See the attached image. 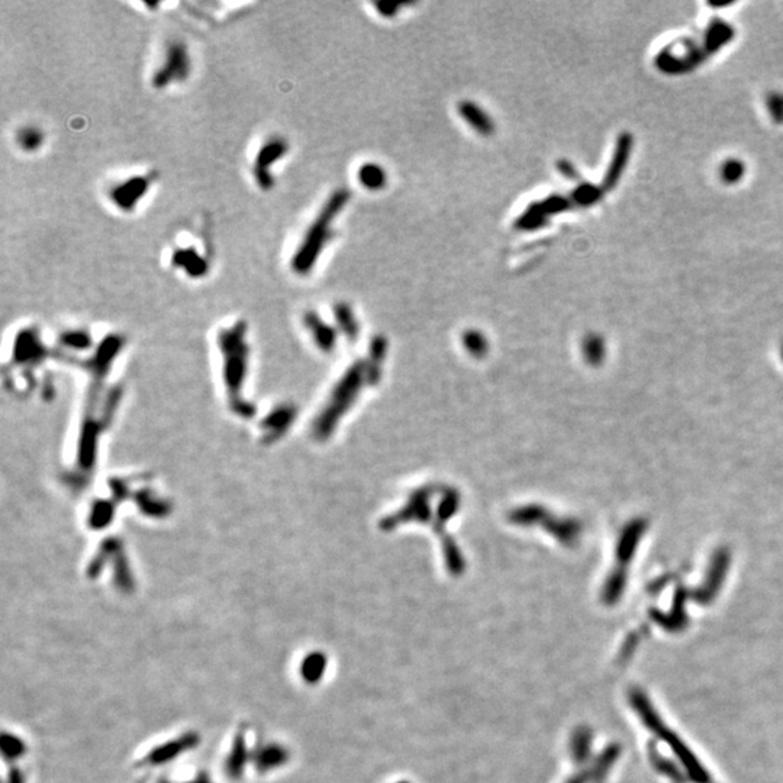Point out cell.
Returning a JSON list of instances; mask_svg holds the SVG:
<instances>
[{"label": "cell", "mask_w": 783, "mask_h": 783, "mask_svg": "<svg viewBox=\"0 0 783 783\" xmlns=\"http://www.w3.org/2000/svg\"><path fill=\"white\" fill-rule=\"evenodd\" d=\"M350 198L351 192L346 187H340L331 193L290 260V267L296 274L307 276L313 270L327 242L334 234L332 222L343 212L346 205L350 202Z\"/></svg>", "instance_id": "obj_1"}, {"label": "cell", "mask_w": 783, "mask_h": 783, "mask_svg": "<svg viewBox=\"0 0 783 783\" xmlns=\"http://www.w3.org/2000/svg\"><path fill=\"white\" fill-rule=\"evenodd\" d=\"M190 73L192 56L187 44L182 40H173L167 42L163 60L151 76V86L155 91H163L187 80Z\"/></svg>", "instance_id": "obj_2"}, {"label": "cell", "mask_w": 783, "mask_h": 783, "mask_svg": "<svg viewBox=\"0 0 783 783\" xmlns=\"http://www.w3.org/2000/svg\"><path fill=\"white\" fill-rule=\"evenodd\" d=\"M288 153H289V142L286 138L273 135L263 142L254 157L253 167H251L253 179L261 192L273 190L276 185L273 167L276 166V163L280 162V160L286 157Z\"/></svg>", "instance_id": "obj_3"}, {"label": "cell", "mask_w": 783, "mask_h": 783, "mask_svg": "<svg viewBox=\"0 0 783 783\" xmlns=\"http://www.w3.org/2000/svg\"><path fill=\"white\" fill-rule=\"evenodd\" d=\"M155 176L151 173L135 174L127 177L122 182L115 183L109 192L108 198L111 203L123 213H132L139 202L146 198L153 187Z\"/></svg>", "instance_id": "obj_4"}, {"label": "cell", "mask_w": 783, "mask_h": 783, "mask_svg": "<svg viewBox=\"0 0 783 783\" xmlns=\"http://www.w3.org/2000/svg\"><path fill=\"white\" fill-rule=\"evenodd\" d=\"M171 265L192 279H201L209 273L210 263L194 247H180L171 253Z\"/></svg>", "instance_id": "obj_5"}, {"label": "cell", "mask_w": 783, "mask_h": 783, "mask_svg": "<svg viewBox=\"0 0 783 783\" xmlns=\"http://www.w3.org/2000/svg\"><path fill=\"white\" fill-rule=\"evenodd\" d=\"M631 147H633L631 135L630 134H622L618 138L615 153H614V157L611 160V164L608 167L607 174H605L603 190H611L618 183L622 171H624V169L627 166L628 157H630V153H631Z\"/></svg>", "instance_id": "obj_6"}, {"label": "cell", "mask_w": 783, "mask_h": 783, "mask_svg": "<svg viewBox=\"0 0 783 783\" xmlns=\"http://www.w3.org/2000/svg\"><path fill=\"white\" fill-rule=\"evenodd\" d=\"M457 111L460 116L465 119L469 125L480 135L490 137L495 132V122L488 112L472 100H460Z\"/></svg>", "instance_id": "obj_7"}, {"label": "cell", "mask_w": 783, "mask_h": 783, "mask_svg": "<svg viewBox=\"0 0 783 783\" xmlns=\"http://www.w3.org/2000/svg\"><path fill=\"white\" fill-rule=\"evenodd\" d=\"M15 142L21 151L26 154H33L44 147L45 134L40 127L28 123V125H24L16 131Z\"/></svg>", "instance_id": "obj_8"}, {"label": "cell", "mask_w": 783, "mask_h": 783, "mask_svg": "<svg viewBox=\"0 0 783 783\" xmlns=\"http://www.w3.org/2000/svg\"><path fill=\"white\" fill-rule=\"evenodd\" d=\"M548 219L550 218L543 210L540 202H532L531 205H528V208L521 213V215L515 219L513 226L520 231H525V233H531V231L544 228L548 224Z\"/></svg>", "instance_id": "obj_9"}, {"label": "cell", "mask_w": 783, "mask_h": 783, "mask_svg": "<svg viewBox=\"0 0 783 783\" xmlns=\"http://www.w3.org/2000/svg\"><path fill=\"white\" fill-rule=\"evenodd\" d=\"M359 182L367 190H382L387 183L386 170L376 163H366L359 169Z\"/></svg>", "instance_id": "obj_10"}, {"label": "cell", "mask_w": 783, "mask_h": 783, "mask_svg": "<svg viewBox=\"0 0 783 783\" xmlns=\"http://www.w3.org/2000/svg\"><path fill=\"white\" fill-rule=\"evenodd\" d=\"M602 192H603V189H600L595 185L582 183L572 192L571 199H572L573 205L580 206V208H587V206H592V205H595L596 202L600 201Z\"/></svg>", "instance_id": "obj_11"}, {"label": "cell", "mask_w": 783, "mask_h": 783, "mask_svg": "<svg viewBox=\"0 0 783 783\" xmlns=\"http://www.w3.org/2000/svg\"><path fill=\"white\" fill-rule=\"evenodd\" d=\"M540 205L543 208V210L547 213V217H553V215H559V213H563L566 210H571V208L573 206V202L571 199V196H564V194H550L547 196L545 199L540 201Z\"/></svg>", "instance_id": "obj_12"}, {"label": "cell", "mask_w": 783, "mask_h": 783, "mask_svg": "<svg viewBox=\"0 0 783 783\" xmlns=\"http://www.w3.org/2000/svg\"><path fill=\"white\" fill-rule=\"evenodd\" d=\"M556 167L560 171V174L564 177V179H567V180H577L579 179V171L576 170V167L573 166L572 162H568V160H559Z\"/></svg>", "instance_id": "obj_13"}, {"label": "cell", "mask_w": 783, "mask_h": 783, "mask_svg": "<svg viewBox=\"0 0 783 783\" xmlns=\"http://www.w3.org/2000/svg\"><path fill=\"white\" fill-rule=\"evenodd\" d=\"M405 5L406 3H403V2H378V3H375L378 12L385 17H394L398 13V10Z\"/></svg>", "instance_id": "obj_14"}, {"label": "cell", "mask_w": 783, "mask_h": 783, "mask_svg": "<svg viewBox=\"0 0 783 783\" xmlns=\"http://www.w3.org/2000/svg\"><path fill=\"white\" fill-rule=\"evenodd\" d=\"M741 171H743V169H741V164L738 162H728L724 166L722 176H724V179L727 182H737L741 177Z\"/></svg>", "instance_id": "obj_15"}]
</instances>
